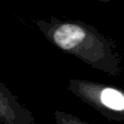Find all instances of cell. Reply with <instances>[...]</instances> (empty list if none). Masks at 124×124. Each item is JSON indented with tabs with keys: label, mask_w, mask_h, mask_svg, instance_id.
I'll use <instances>...</instances> for the list:
<instances>
[{
	"label": "cell",
	"mask_w": 124,
	"mask_h": 124,
	"mask_svg": "<svg viewBox=\"0 0 124 124\" xmlns=\"http://www.w3.org/2000/svg\"><path fill=\"white\" fill-rule=\"evenodd\" d=\"M54 118H56L57 124H88L81 121L76 116L63 113V112H60V111H57L54 113Z\"/></svg>",
	"instance_id": "obj_5"
},
{
	"label": "cell",
	"mask_w": 124,
	"mask_h": 124,
	"mask_svg": "<svg viewBox=\"0 0 124 124\" xmlns=\"http://www.w3.org/2000/svg\"><path fill=\"white\" fill-rule=\"evenodd\" d=\"M0 124H35V119L26 108L15 109L0 103Z\"/></svg>",
	"instance_id": "obj_3"
},
{
	"label": "cell",
	"mask_w": 124,
	"mask_h": 124,
	"mask_svg": "<svg viewBox=\"0 0 124 124\" xmlns=\"http://www.w3.org/2000/svg\"><path fill=\"white\" fill-rule=\"evenodd\" d=\"M46 37L62 51L86 61L96 69L116 75L118 58L108 40L89 27L75 22L36 21Z\"/></svg>",
	"instance_id": "obj_1"
},
{
	"label": "cell",
	"mask_w": 124,
	"mask_h": 124,
	"mask_svg": "<svg viewBox=\"0 0 124 124\" xmlns=\"http://www.w3.org/2000/svg\"><path fill=\"white\" fill-rule=\"evenodd\" d=\"M105 1H107V0H105Z\"/></svg>",
	"instance_id": "obj_6"
},
{
	"label": "cell",
	"mask_w": 124,
	"mask_h": 124,
	"mask_svg": "<svg viewBox=\"0 0 124 124\" xmlns=\"http://www.w3.org/2000/svg\"><path fill=\"white\" fill-rule=\"evenodd\" d=\"M69 88L76 96L106 116L124 119V92L108 85L86 81H70Z\"/></svg>",
	"instance_id": "obj_2"
},
{
	"label": "cell",
	"mask_w": 124,
	"mask_h": 124,
	"mask_svg": "<svg viewBox=\"0 0 124 124\" xmlns=\"http://www.w3.org/2000/svg\"><path fill=\"white\" fill-rule=\"evenodd\" d=\"M0 103L4 106H9L11 108H15V109L25 108L23 105H21V102L12 94V92L1 82H0Z\"/></svg>",
	"instance_id": "obj_4"
}]
</instances>
